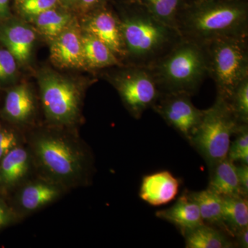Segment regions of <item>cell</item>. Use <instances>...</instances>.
Masks as SVG:
<instances>
[{"instance_id": "obj_31", "label": "cell", "mask_w": 248, "mask_h": 248, "mask_svg": "<svg viewBox=\"0 0 248 248\" xmlns=\"http://www.w3.org/2000/svg\"><path fill=\"white\" fill-rule=\"evenodd\" d=\"M234 246L239 248H248V227L238 232L234 236Z\"/></svg>"}, {"instance_id": "obj_17", "label": "cell", "mask_w": 248, "mask_h": 248, "mask_svg": "<svg viewBox=\"0 0 248 248\" xmlns=\"http://www.w3.org/2000/svg\"><path fill=\"white\" fill-rule=\"evenodd\" d=\"M223 231L231 237L248 227V197H221Z\"/></svg>"}, {"instance_id": "obj_11", "label": "cell", "mask_w": 248, "mask_h": 248, "mask_svg": "<svg viewBox=\"0 0 248 248\" xmlns=\"http://www.w3.org/2000/svg\"><path fill=\"white\" fill-rule=\"evenodd\" d=\"M50 58L62 68H86L81 35L76 28L67 27L54 39Z\"/></svg>"}, {"instance_id": "obj_30", "label": "cell", "mask_w": 248, "mask_h": 248, "mask_svg": "<svg viewBox=\"0 0 248 248\" xmlns=\"http://www.w3.org/2000/svg\"><path fill=\"white\" fill-rule=\"evenodd\" d=\"M236 174L240 188L244 197L248 196V165L241 164L236 166Z\"/></svg>"}, {"instance_id": "obj_16", "label": "cell", "mask_w": 248, "mask_h": 248, "mask_svg": "<svg viewBox=\"0 0 248 248\" xmlns=\"http://www.w3.org/2000/svg\"><path fill=\"white\" fill-rule=\"evenodd\" d=\"M30 165L29 153L24 148L16 146L0 161V187L16 186L27 175Z\"/></svg>"}, {"instance_id": "obj_18", "label": "cell", "mask_w": 248, "mask_h": 248, "mask_svg": "<svg viewBox=\"0 0 248 248\" xmlns=\"http://www.w3.org/2000/svg\"><path fill=\"white\" fill-rule=\"evenodd\" d=\"M187 248H231L234 243L225 232L215 227L203 224L184 234Z\"/></svg>"}, {"instance_id": "obj_14", "label": "cell", "mask_w": 248, "mask_h": 248, "mask_svg": "<svg viewBox=\"0 0 248 248\" xmlns=\"http://www.w3.org/2000/svg\"><path fill=\"white\" fill-rule=\"evenodd\" d=\"M36 40L34 31L26 24L13 23L0 31V40L16 61L24 63L30 58Z\"/></svg>"}, {"instance_id": "obj_13", "label": "cell", "mask_w": 248, "mask_h": 248, "mask_svg": "<svg viewBox=\"0 0 248 248\" xmlns=\"http://www.w3.org/2000/svg\"><path fill=\"white\" fill-rule=\"evenodd\" d=\"M155 215L177 227L183 235L204 223L198 206L188 192H184L170 208L156 212Z\"/></svg>"}, {"instance_id": "obj_35", "label": "cell", "mask_w": 248, "mask_h": 248, "mask_svg": "<svg viewBox=\"0 0 248 248\" xmlns=\"http://www.w3.org/2000/svg\"><path fill=\"white\" fill-rule=\"evenodd\" d=\"M68 1H76V0H68Z\"/></svg>"}, {"instance_id": "obj_32", "label": "cell", "mask_w": 248, "mask_h": 248, "mask_svg": "<svg viewBox=\"0 0 248 248\" xmlns=\"http://www.w3.org/2000/svg\"><path fill=\"white\" fill-rule=\"evenodd\" d=\"M11 213L7 207L0 202V228L6 226L11 221Z\"/></svg>"}, {"instance_id": "obj_28", "label": "cell", "mask_w": 248, "mask_h": 248, "mask_svg": "<svg viewBox=\"0 0 248 248\" xmlns=\"http://www.w3.org/2000/svg\"><path fill=\"white\" fill-rule=\"evenodd\" d=\"M17 70L16 60L8 49H0V81L14 76Z\"/></svg>"}, {"instance_id": "obj_23", "label": "cell", "mask_w": 248, "mask_h": 248, "mask_svg": "<svg viewBox=\"0 0 248 248\" xmlns=\"http://www.w3.org/2000/svg\"><path fill=\"white\" fill-rule=\"evenodd\" d=\"M138 1L144 6L158 20L177 30L179 15L187 3L186 0H138Z\"/></svg>"}, {"instance_id": "obj_24", "label": "cell", "mask_w": 248, "mask_h": 248, "mask_svg": "<svg viewBox=\"0 0 248 248\" xmlns=\"http://www.w3.org/2000/svg\"><path fill=\"white\" fill-rule=\"evenodd\" d=\"M37 29L50 40H53L69 25L70 15L54 9L48 10L34 17Z\"/></svg>"}, {"instance_id": "obj_22", "label": "cell", "mask_w": 248, "mask_h": 248, "mask_svg": "<svg viewBox=\"0 0 248 248\" xmlns=\"http://www.w3.org/2000/svg\"><path fill=\"white\" fill-rule=\"evenodd\" d=\"M188 194L197 203L203 223L223 231L221 197L208 188L200 192H188Z\"/></svg>"}, {"instance_id": "obj_15", "label": "cell", "mask_w": 248, "mask_h": 248, "mask_svg": "<svg viewBox=\"0 0 248 248\" xmlns=\"http://www.w3.org/2000/svg\"><path fill=\"white\" fill-rule=\"evenodd\" d=\"M210 170L209 190L221 197H244L240 188L234 163L226 158L214 165Z\"/></svg>"}, {"instance_id": "obj_12", "label": "cell", "mask_w": 248, "mask_h": 248, "mask_svg": "<svg viewBox=\"0 0 248 248\" xmlns=\"http://www.w3.org/2000/svg\"><path fill=\"white\" fill-rule=\"evenodd\" d=\"M180 182L169 172L164 170L145 176L142 179L140 197L153 206L172 202L179 193Z\"/></svg>"}, {"instance_id": "obj_2", "label": "cell", "mask_w": 248, "mask_h": 248, "mask_svg": "<svg viewBox=\"0 0 248 248\" xmlns=\"http://www.w3.org/2000/svg\"><path fill=\"white\" fill-rule=\"evenodd\" d=\"M119 19L124 59L131 66H152L182 38L177 29L160 22L138 0L129 1Z\"/></svg>"}, {"instance_id": "obj_20", "label": "cell", "mask_w": 248, "mask_h": 248, "mask_svg": "<svg viewBox=\"0 0 248 248\" xmlns=\"http://www.w3.org/2000/svg\"><path fill=\"white\" fill-rule=\"evenodd\" d=\"M56 186L46 182H35L28 184L19 195L21 207L27 211H34L50 203L60 195Z\"/></svg>"}, {"instance_id": "obj_19", "label": "cell", "mask_w": 248, "mask_h": 248, "mask_svg": "<svg viewBox=\"0 0 248 248\" xmlns=\"http://www.w3.org/2000/svg\"><path fill=\"white\" fill-rule=\"evenodd\" d=\"M81 42L86 67L103 68L122 65L110 49L92 34L85 32L81 35Z\"/></svg>"}, {"instance_id": "obj_6", "label": "cell", "mask_w": 248, "mask_h": 248, "mask_svg": "<svg viewBox=\"0 0 248 248\" xmlns=\"http://www.w3.org/2000/svg\"><path fill=\"white\" fill-rule=\"evenodd\" d=\"M129 112L136 119L153 108L161 93L148 67L128 65L112 78Z\"/></svg>"}, {"instance_id": "obj_26", "label": "cell", "mask_w": 248, "mask_h": 248, "mask_svg": "<svg viewBox=\"0 0 248 248\" xmlns=\"http://www.w3.org/2000/svg\"><path fill=\"white\" fill-rule=\"evenodd\" d=\"M234 136V141L231 143L227 158L233 163L248 165V124H242Z\"/></svg>"}, {"instance_id": "obj_10", "label": "cell", "mask_w": 248, "mask_h": 248, "mask_svg": "<svg viewBox=\"0 0 248 248\" xmlns=\"http://www.w3.org/2000/svg\"><path fill=\"white\" fill-rule=\"evenodd\" d=\"M85 29L86 32L107 45L120 61L124 59V44L118 16L108 10H99L89 18Z\"/></svg>"}, {"instance_id": "obj_36", "label": "cell", "mask_w": 248, "mask_h": 248, "mask_svg": "<svg viewBox=\"0 0 248 248\" xmlns=\"http://www.w3.org/2000/svg\"><path fill=\"white\" fill-rule=\"evenodd\" d=\"M187 1V2H188V1H192V0H186Z\"/></svg>"}, {"instance_id": "obj_7", "label": "cell", "mask_w": 248, "mask_h": 248, "mask_svg": "<svg viewBox=\"0 0 248 248\" xmlns=\"http://www.w3.org/2000/svg\"><path fill=\"white\" fill-rule=\"evenodd\" d=\"M42 104L47 117L62 125L73 124L79 112L80 93L74 83L51 73L40 78Z\"/></svg>"}, {"instance_id": "obj_1", "label": "cell", "mask_w": 248, "mask_h": 248, "mask_svg": "<svg viewBox=\"0 0 248 248\" xmlns=\"http://www.w3.org/2000/svg\"><path fill=\"white\" fill-rule=\"evenodd\" d=\"M183 38L200 44L217 39L248 37V0H192L179 16Z\"/></svg>"}, {"instance_id": "obj_27", "label": "cell", "mask_w": 248, "mask_h": 248, "mask_svg": "<svg viewBox=\"0 0 248 248\" xmlns=\"http://www.w3.org/2000/svg\"><path fill=\"white\" fill-rule=\"evenodd\" d=\"M58 0H16L19 13L34 18L48 10L54 9Z\"/></svg>"}, {"instance_id": "obj_9", "label": "cell", "mask_w": 248, "mask_h": 248, "mask_svg": "<svg viewBox=\"0 0 248 248\" xmlns=\"http://www.w3.org/2000/svg\"><path fill=\"white\" fill-rule=\"evenodd\" d=\"M186 93H162L153 106L165 122L190 141L203 118L204 110L195 107Z\"/></svg>"}, {"instance_id": "obj_21", "label": "cell", "mask_w": 248, "mask_h": 248, "mask_svg": "<svg viewBox=\"0 0 248 248\" xmlns=\"http://www.w3.org/2000/svg\"><path fill=\"white\" fill-rule=\"evenodd\" d=\"M33 110V97L26 85L14 88L6 95L4 110L11 120L25 122L32 115Z\"/></svg>"}, {"instance_id": "obj_29", "label": "cell", "mask_w": 248, "mask_h": 248, "mask_svg": "<svg viewBox=\"0 0 248 248\" xmlns=\"http://www.w3.org/2000/svg\"><path fill=\"white\" fill-rule=\"evenodd\" d=\"M16 146L17 139L14 134L7 130H0V161Z\"/></svg>"}, {"instance_id": "obj_8", "label": "cell", "mask_w": 248, "mask_h": 248, "mask_svg": "<svg viewBox=\"0 0 248 248\" xmlns=\"http://www.w3.org/2000/svg\"><path fill=\"white\" fill-rule=\"evenodd\" d=\"M36 156L42 167L59 180H73L84 169V157L79 151L63 138L42 136L35 140Z\"/></svg>"}, {"instance_id": "obj_4", "label": "cell", "mask_w": 248, "mask_h": 248, "mask_svg": "<svg viewBox=\"0 0 248 248\" xmlns=\"http://www.w3.org/2000/svg\"><path fill=\"white\" fill-rule=\"evenodd\" d=\"M242 124H241L228 101L217 95L213 105L204 110L202 122L189 142L211 168L226 159L231 138Z\"/></svg>"}, {"instance_id": "obj_34", "label": "cell", "mask_w": 248, "mask_h": 248, "mask_svg": "<svg viewBox=\"0 0 248 248\" xmlns=\"http://www.w3.org/2000/svg\"><path fill=\"white\" fill-rule=\"evenodd\" d=\"M102 1V0H81V2L83 6L88 8L99 4Z\"/></svg>"}, {"instance_id": "obj_5", "label": "cell", "mask_w": 248, "mask_h": 248, "mask_svg": "<svg viewBox=\"0 0 248 248\" xmlns=\"http://www.w3.org/2000/svg\"><path fill=\"white\" fill-rule=\"evenodd\" d=\"M208 77L216 86L217 96L228 101L238 85L248 78V37H226L205 44Z\"/></svg>"}, {"instance_id": "obj_25", "label": "cell", "mask_w": 248, "mask_h": 248, "mask_svg": "<svg viewBox=\"0 0 248 248\" xmlns=\"http://www.w3.org/2000/svg\"><path fill=\"white\" fill-rule=\"evenodd\" d=\"M228 102L237 120L248 124V78L238 85Z\"/></svg>"}, {"instance_id": "obj_3", "label": "cell", "mask_w": 248, "mask_h": 248, "mask_svg": "<svg viewBox=\"0 0 248 248\" xmlns=\"http://www.w3.org/2000/svg\"><path fill=\"white\" fill-rule=\"evenodd\" d=\"M148 68L161 94L186 93L192 96L208 77L206 47L182 37L167 53Z\"/></svg>"}, {"instance_id": "obj_33", "label": "cell", "mask_w": 248, "mask_h": 248, "mask_svg": "<svg viewBox=\"0 0 248 248\" xmlns=\"http://www.w3.org/2000/svg\"><path fill=\"white\" fill-rule=\"evenodd\" d=\"M9 0H0V16H5L9 11Z\"/></svg>"}]
</instances>
